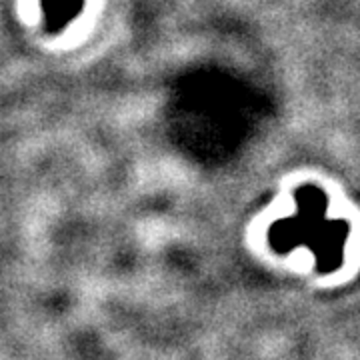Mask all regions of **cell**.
<instances>
[{"mask_svg": "<svg viewBox=\"0 0 360 360\" xmlns=\"http://www.w3.org/2000/svg\"><path fill=\"white\" fill-rule=\"evenodd\" d=\"M84 11V0H42L44 28L51 34L63 32Z\"/></svg>", "mask_w": 360, "mask_h": 360, "instance_id": "cell-2", "label": "cell"}, {"mask_svg": "<svg viewBox=\"0 0 360 360\" xmlns=\"http://www.w3.org/2000/svg\"><path fill=\"white\" fill-rule=\"evenodd\" d=\"M296 214L276 220L269 231V245L276 255L307 246L316 258V272L330 274L342 266L350 224L328 220V198L316 184H302L295 193Z\"/></svg>", "mask_w": 360, "mask_h": 360, "instance_id": "cell-1", "label": "cell"}]
</instances>
